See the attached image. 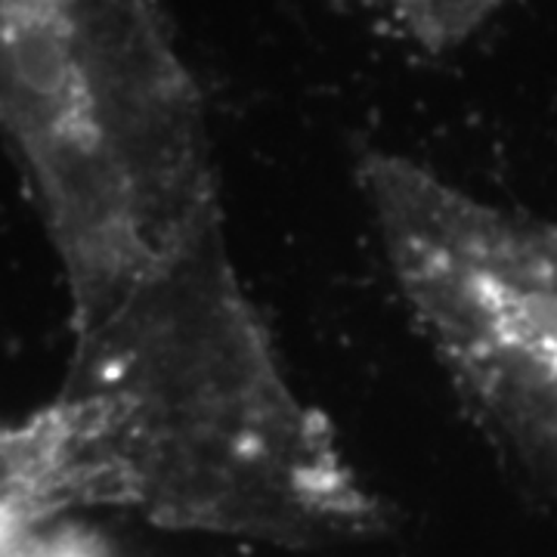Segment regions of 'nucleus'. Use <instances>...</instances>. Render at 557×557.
Returning a JSON list of instances; mask_svg holds the SVG:
<instances>
[{"label": "nucleus", "instance_id": "nucleus-2", "mask_svg": "<svg viewBox=\"0 0 557 557\" xmlns=\"http://www.w3.org/2000/svg\"><path fill=\"white\" fill-rule=\"evenodd\" d=\"M359 183L453 387L505 449L557 468V223L474 199L399 156H369Z\"/></svg>", "mask_w": 557, "mask_h": 557}, {"label": "nucleus", "instance_id": "nucleus-1", "mask_svg": "<svg viewBox=\"0 0 557 557\" xmlns=\"http://www.w3.org/2000/svg\"><path fill=\"white\" fill-rule=\"evenodd\" d=\"M0 134L60 255L75 354L242 288L201 94L156 0H0Z\"/></svg>", "mask_w": 557, "mask_h": 557}, {"label": "nucleus", "instance_id": "nucleus-3", "mask_svg": "<svg viewBox=\"0 0 557 557\" xmlns=\"http://www.w3.org/2000/svg\"><path fill=\"white\" fill-rule=\"evenodd\" d=\"M72 505H97V468L84 418L69 399L0 421V536Z\"/></svg>", "mask_w": 557, "mask_h": 557}, {"label": "nucleus", "instance_id": "nucleus-4", "mask_svg": "<svg viewBox=\"0 0 557 557\" xmlns=\"http://www.w3.org/2000/svg\"><path fill=\"white\" fill-rule=\"evenodd\" d=\"M403 28L424 47H456L508 0H387Z\"/></svg>", "mask_w": 557, "mask_h": 557}]
</instances>
